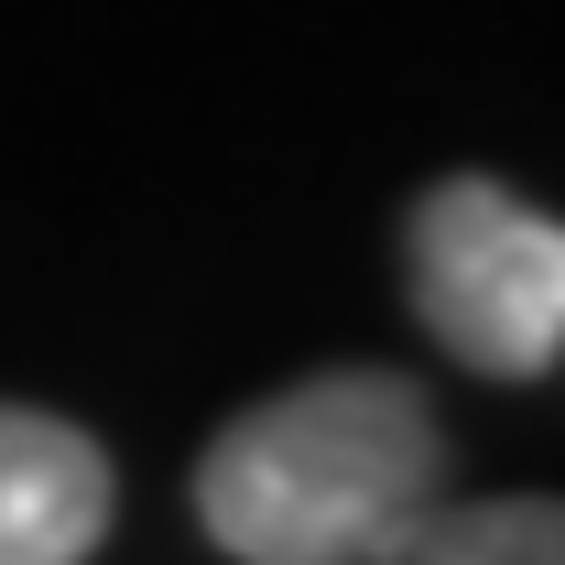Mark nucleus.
Listing matches in <instances>:
<instances>
[{"label": "nucleus", "instance_id": "1", "mask_svg": "<svg viewBox=\"0 0 565 565\" xmlns=\"http://www.w3.org/2000/svg\"><path fill=\"white\" fill-rule=\"evenodd\" d=\"M446 490V424L403 370H316L196 457V522L239 565H370Z\"/></svg>", "mask_w": 565, "mask_h": 565}, {"label": "nucleus", "instance_id": "2", "mask_svg": "<svg viewBox=\"0 0 565 565\" xmlns=\"http://www.w3.org/2000/svg\"><path fill=\"white\" fill-rule=\"evenodd\" d=\"M414 316L435 349L490 370V381H544L565 359V217L511 196L500 174H446L414 196L403 228Z\"/></svg>", "mask_w": 565, "mask_h": 565}, {"label": "nucleus", "instance_id": "3", "mask_svg": "<svg viewBox=\"0 0 565 565\" xmlns=\"http://www.w3.org/2000/svg\"><path fill=\"white\" fill-rule=\"evenodd\" d=\"M109 533V457L66 414L0 403V565H87Z\"/></svg>", "mask_w": 565, "mask_h": 565}, {"label": "nucleus", "instance_id": "4", "mask_svg": "<svg viewBox=\"0 0 565 565\" xmlns=\"http://www.w3.org/2000/svg\"><path fill=\"white\" fill-rule=\"evenodd\" d=\"M370 565H565V500H424Z\"/></svg>", "mask_w": 565, "mask_h": 565}]
</instances>
